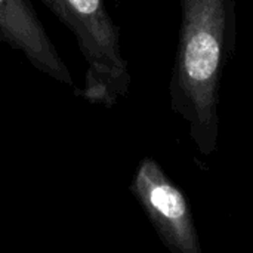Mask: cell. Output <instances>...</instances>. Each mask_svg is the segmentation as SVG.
Instances as JSON below:
<instances>
[{
	"mask_svg": "<svg viewBox=\"0 0 253 253\" xmlns=\"http://www.w3.org/2000/svg\"><path fill=\"white\" fill-rule=\"evenodd\" d=\"M225 22V0H182L176 79L185 108L202 127L216 125Z\"/></svg>",
	"mask_w": 253,
	"mask_h": 253,
	"instance_id": "cell-1",
	"label": "cell"
},
{
	"mask_svg": "<svg viewBox=\"0 0 253 253\" xmlns=\"http://www.w3.org/2000/svg\"><path fill=\"white\" fill-rule=\"evenodd\" d=\"M73 31L87 62L83 96L90 102L111 105L129 84L122 56L119 30L105 0H40Z\"/></svg>",
	"mask_w": 253,
	"mask_h": 253,
	"instance_id": "cell-2",
	"label": "cell"
},
{
	"mask_svg": "<svg viewBox=\"0 0 253 253\" xmlns=\"http://www.w3.org/2000/svg\"><path fill=\"white\" fill-rule=\"evenodd\" d=\"M130 190L170 251L200 252L199 237L184 194L168 179L153 159L141 162Z\"/></svg>",
	"mask_w": 253,
	"mask_h": 253,
	"instance_id": "cell-3",
	"label": "cell"
},
{
	"mask_svg": "<svg viewBox=\"0 0 253 253\" xmlns=\"http://www.w3.org/2000/svg\"><path fill=\"white\" fill-rule=\"evenodd\" d=\"M0 37L40 71L74 86L73 76L44 31L30 0H0Z\"/></svg>",
	"mask_w": 253,
	"mask_h": 253,
	"instance_id": "cell-4",
	"label": "cell"
}]
</instances>
